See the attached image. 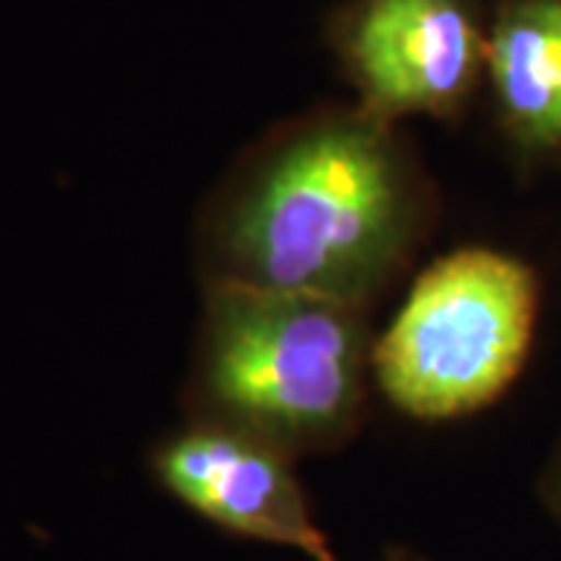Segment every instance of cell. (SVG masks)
Segmentation results:
<instances>
[{"label": "cell", "instance_id": "cell-1", "mask_svg": "<svg viewBox=\"0 0 561 561\" xmlns=\"http://www.w3.org/2000/svg\"><path fill=\"white\" fill-rule=\"evenodd\" d=\"M440 221V187L402 125L319 103L268 125L203 201L201 284H238L371 309Z\"/></svg>", "mask_w": 561, "mask_h": 561}, {"label": "cell", "instance_id": "cell-2", "mask_svg": "<svg viewBox=\"0 0 561 561\" xmlns=\"http://www.w3.org/2000/svg\"><path fill=\"white\" fill-rule=\"evenodd\" d=\"M375 341L371 309L206 284L181 419L256 437L297 461L337 453L365 421Z\"/></svg>", "mask_w": 561, "mask_h": 561}, {"label": "cell", "instance_id": "cell-3", "mask_svg": "<svg viewBox=\"0 0 561 561\" xmlns=\"http://www.w3.org/2000/svg\"><path fill=\"white\" fill-rule=\"evenodd\" d=\"M537 312L540 284L524 260L478 243L443 253L378 334L375 387L405 419H468L522 375Z\"/></svg>", "mask_w": 561, "mask_h": 561}, {"label": "cell", "instance_id": "cell-4", "mask_svg": "<svg viewBox=\"0 0 561 561\" xmlns=\"http://www.w3.org/2000/svg\"><path fill=\"white\" fill-rule=\"evenodd\" d=\"M321 38L368 116L459 125L486 79L483 0H337Z\"/></svg>", "mask_w": 561, "mask_h": 561}, {"label": "cell", "instance_id": "cell-5", "mask_svg": "<svg viewBox=\"0 0 561 561\" xmlns=\"http://www.w3.org/2000/svg\"><path fill=\"white\" fill-rule=\"evenodd\" d=\"M147 471L165 496L238 540L341 561L321 530L297 459L216 424L181 421L147 453Z\"/></svg>", "mask_w": 561, "mask_h": 561}, {"label": "cell", "instance_id": "cell-6", "mask_svg": "<svg viewBox=\"0 0 561 561\" xmlns=\"http://www.w3.org/2000/svg\"><path fill=\"white\" fill-rule=\"evenodd\" d=\"M486 94L502 138L524 157L561 150V0L490 10Z\"/></svg>", "mask_w": 561, "mask_h": 561}, {"label": "cell", "instance_id": "cell-7", "mask_svg": "<svg viewBox=\"0 0 561 561\" xmlns=\"http://www.w3.org/2000/svg\"><path fill=\"white\" fill-rule=\"evenodd\" d=\"M542 500L549 502L552 515L561 522V446H559V453H556V459H552V465H549V471H546V481H542Z\"/></svg>", "mask_w": 561, "mask_h": 561}, {"label": "cell", "instance_id": "cell-8", "mask_svg": "<svg viewBox=\"0 0 561 561\" xmlns=\"http://www.w3.org/2000/svg\"><path fill=\"white\" fill-rule=\"evenodd\" d=\"M387 561H421L419 556H412V552H402V549H397V552H390L387 556Z\"/></svg>", "mask_w": 561, "mask_h": 561}]
</instances>
